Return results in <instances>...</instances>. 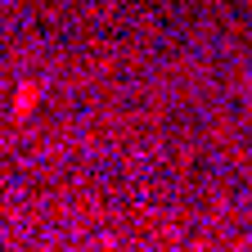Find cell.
Instances as JSON below:
<instances>
[{
	"instance_id": "obj_1",
	"label": "cell",
	"mask_w": 252,
	"mask_h": 252,
	"mask_svg": "<svg viewBox=\"0 0 252 252\" xmlns=\"http://www.w3.org/2000/svg\"><path fill=\"white\" fill-rule=\"evenodd\" d=\"M32 104H36V90H27V86H23V90H18V113H27Z\"/></svg>"
}]
</instances>
